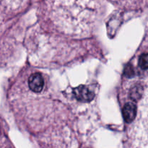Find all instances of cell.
I'll use <instances>...</instances> for the list:
<instances>
[{"instance_id": "6da1fadb", "label": "cell", "mask_w": 148, "mask_h": 148, "mask_svg": "<svg viewBox=\"0 0 148 148\" xmlns=\"http://www.w3.org/2000/svg\"><path fill=\"white\" fill-rule=\"evenodd\" d=\"M51 17L66 33L90 30L100 11L101 0H47Z\"/></svg>"}, {"instance_id": "7a4b0ae2", "label": "cell", "mask_w": 148, "mask_h": 148, "mask_svg": "<svg viewBox=\"0 0 148 148\" xmlns=\"http://www.w3.org/2000/svg\"><path fill=\"white\" fill-rule=\"evenodd\" d=\"M136 117L137 119L131 130L133 144L137 147H148V85Z\"/></svg>"}, {"instance_id": "3957f363", "label": "cell", "mask_w": 148, "mask_h": 148, "mask_svg": "<svg viewBox=\"0 0 148 148\" xmlns=\"http://www.w3.org/2000/svg\"><path fill=\"white\" fill-rule=\"evenodd\" d=\"M75 98L79 101L89 102L94 98V93L85 85H79L74 90Z\"/></svg>"}, {"instance_id": "277c9868", "label": "cell", "mask_w": 148, "mask_h": 148, "mask_svg": "<svg viewBox=\"0 0 148 148\" xmlns=\"http://www.w3.org/2000/svg\"><path fill=\"white\" fill-rule=\"evenodd\" d=\"M30 89L35 92H40L44 87V79L40 73H34L28 79Z\"/></svg>"}, {"instance_id": "5b68a950", "label": "cell", "mask_w": 148, "mask_h": 148, "mask_svg": "<svg viewBox=\"0 0 148 148\" xmlns=\"http://www.w3.org/2000/svg\"><path fill=\"white\" fill-rule=\"evenodd\" d=\"M137 111V108L133 103H128L126 104L123 108V116H124V118L126 121L130 123L135 119Z\"/></svg>"}, {"instance_id": "8992f818", "label": "cell", "mask_w": 148, "mask_h": 148, "mask_svg": "<svg viewBox=\"0 0 148 148\" xmlns=\"http://www.w3.org/2000/svg\"><path fill=\"white\" fill-rule=\"evenodd\" d=\"M139 65L142 69H148V53H144L140 56L139 59Z\"/></svg>"}]
</instances>
